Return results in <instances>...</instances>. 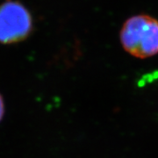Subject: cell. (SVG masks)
I'll return each instance as SVG.
<instances>
[{"label": "cell", "instance_id": "obj_1", "mask_svg": "<svg viewBox=\"0 0 158 158\" xmlns=\"http://www.w3.org/2000/svg\"><path fill=\"white\" fill-rule=\"evenodd\" d=\"M125 50L133 56L144 59L158 54V20L148 14L127 19L119 33Z\"/></svg>", "mask_w": 158, "mask_h": 158}, {"label": "cell", "instance_id": "obj_2", "mask_svg": "<svg viewBox=\"0 0 158 158\" xmlns=\"http://www.w3.org/2000/svg\"><path fill=\"white\" fill-rule=\"evenodd\" d=\"M33 17L19 0H6L0 5V44L25 40L33 31Z\"/></svg>", "mask_w": 158, "mask_h": 158}, {"label": "cell", "instance_id": "obj_3", "mask_svg": "<svg viewBox=\"0 0 158 158\" xmlns=\"http://www.w3.org/2000/svg\"><path fill=\"white\" fill-rule=\"evenodd\" d=\"M4 113H5V104H4L3 97L0 94V121H1V119L3 118Z\"/></svg>", "mask_w": 158, "mask_h": 158}]
</instances>
